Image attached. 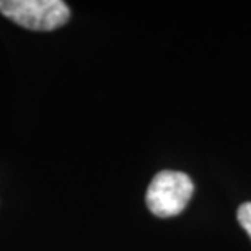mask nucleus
Returning <instances> with one entry per match:
<instances>
[{"label":"nucleus","instance_id":"1","mask_svg":"<svg viewBox=\"0 0 251 251\" xmlns=\"http://www.w3.org/2000/svg\"><path fill=\"white\" fill-rule=\"evenodd\" d=\"M0 12L33 31H52L70 18V10L62 0H0Z\"/></svg>","mask_w":251,"mask_h":251},{"label":"nucleus","instance_id":"2","mask_svg":"<svg viewBox=\"0 0 251 251\" xmlns=\"http://www.w3.org/2000/svg\"><path fill=\"white\" fill-rule=\"evenodd\" d=\"M194 184L186 173L165 170L155 175L147 189V207L157 217H173L186 209Z\"/></svg>","mask_w":251,"mask_h":251},{"label":"nucleus","instance_id":"3","mask_svg":"<svg viewBox=\"0 0 251 251\" xmlns=\"http://www.w3.org/2000/svg\"><path fill=\"white\" fill-rule=\"evenodd\" d=\"M238 222L242 224V227L247 230V233L251 237V202H243L238 207L237 212Z\"/></svg>","mask_w":251,"mask_h":251}]
</instances>
